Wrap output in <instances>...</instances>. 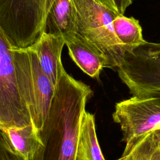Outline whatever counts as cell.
I'll return each instance as SVG.
<instances>
[{
  "label": "cell",
  "mask_w": 160,
  "mask_h": 160,
  "mask_svg": "<svg viewBox=\"0 0 160 160\" xmlns=\"http://www.w3.org/2000/svg\"><path fill=\"white\" fill-rule=\"evenodd\" d=\"M90 86L63 70L39 136L41 146L32 160H76L82 119Z\"/></svg>",
  "instance_id": "6da1fadb"
},
{
  "label": "cell",
  "mask_w": 160,
  "mask_h": 160,
  "mask_svg": "<svg viewBox=\"0 0 160 160\" xmlns=\"http://www.w3.org/2000/svg\"><path fill=\"white\" fill-rule=\"evenodd\" d=\"M55 0H0V34L12 49H26L44 31Z\"/></svg>",
  "instance_id": "7a4b0ae2"
},
{
  "label": "cell",
  "mask_w": 160,
  "mask_h": 160,
  "mask_svg": "<svg viewBox=\"0 0 160 160\" xmlns=\"http://www.w3.org/2000/svg\"><path fill=\"white\" fill-rule=\"evenodd\" d=\"M11 51L21 94L29 109L33 126L39 132L47 118L55 87L33 51L29 48H11Z\"/></svg>",
  "instance_id": "3957f363"
},
{
  "label": "cell",
  "mask_w": 160,
  "mask_h": 160,
  "mask_svg": "<svg viewBox=\"0 0 160 160\" xmlns=\"http://www.w3.org/2000/svg\"><path fill=\"white\" fill-rule=\"evenodd\" d=\"M77 12L78 33L95 44L106 56L109 68L121 64L125 50L113 28V20L119 14L94 0H73Z\"/></svg>",
  "instance_id": "277c9868"
},
{
  "label": "cell",
  "mask_w": 160,
  "mask_h": 160,
  "mask_svg": "<svg viewBox=\"0 0 160 160\" xmlns=\"http://www.w3.org/2000/svg\"><path fill=\"white\" fill-rule=\"evenodd\" d=\"M117 71L132 96H160L159 43L146 41L125 51Z\"/></svg>",
  "instance_id": "5b68a950"
},
{
  "label": "cell",
  "mask_w": 160,
  "mask_h": 160,
  "mask_svg": "<svg viewBox=\"0 0 160 160\" xmlns=\"http://www.w3.org/2000/svg\"><path fill=\"white\" fill-rule=\"evenodd\" d=\"M33 125L19 88L11 48L0 34V129Z\"/></svg>",
  "instance_id": "8992f818"
},
{
  "label": "cell",
  "mask_w": 160,
  "mask_h": 160,
  "mask_svg": "<svg viewBox=\"0 0 160 160\" xmlns=\"http://www.w3.org/2000/svg\"><path fill=\"white\" fill-rule=\"evenodd\" d=\"M112 118L129 141L153 131L160 126V96H132L116 103Z\"/></svg>",
  "instance_id": "52a82bcc"
},
{
  "label": "cell",
  "mask_w": 160,
  "mask_h": 160,
  "mask_svg": "<svg viewBox=\"0 0 160 160\" xmlns=\"http://www.w3.org/2000/svg\"><path fill=\"white\" fill-rule=\"evenodd\" d=\"M64 39L72 60L90 77L98 79L102 69L109 68L108 60L104 53L82 35L76 33Z\"/></svg>",
  "instance_id": "ba28073f"
},
{
  "label": "cell",
  "mask_w": 160,
  "mask_h": 160,
  "mask_svg": "<svg viewBox=\"0 0 160 160\" xmlns=\"http://www.w3.org/2000/svg\"><path fill=\"white\" fill-rule=\"evenodd\" d=\"M64 44L63 36L44 32L34 44L28 48L36 54L43 71L55 88L64 69L61 62Z\"/></svg>",
  "instance_id": "9c48e42d"
},
{
  "label": "cell",
  "mask_w": 160,
  "mask_h": 160,
  "mask_svg": "<svg viewBox=\"0 0 160 160\" xmlns=\"http://www.w3.org/2000/svg\"><path fill=\"white\" fill-rule=\"evenodd\" d=\"M2 144L26 160H32L41 141L33 125L0 129Z\"/></svg>",
  "instance_id": "30bf717a"
},
{
  "label": "cell",
  "mask_w": 160,
  "mask_h": 160,
  "mask_svg": "<svg viewBox=\"0 0 160 160\" xmlns=\"http://www.w3.org/2000/svg\"><path fill=\"white\" fill-rule=\"evenodd\" d=\"M78 31V17L73 0H55L46 18L44 31L66 38Z\"/></svg>",
  "instance_id": "8fae6325"
},
{
  "label": "cell",
  "mask_w": 160,
  "mask_h": 160,
  "mask_svg": "<svg viewBox=\"0 0 160 160\" xmlns=\"http://www.w3.org/2000/svg\"><path fill=\"white\" fill-rule=\"evenodd\" d=\"M76 160H106L97 138L94 116L87 111L82 119Z\"/></svg>",
  "instance_id": "7c38bea8"
},
{
  "label": "cell",
  "mask_w": 160,
  "mask_h": 160,
  "mask_svg": "<svg viewBox=\"0 0 160 160\" xmlns=\"http://www.w3.org/2000/svg\"><path fill=\"white\" fill-rule=\"evenodd\" d=\"M116 160H160V148L152 132L126 142L121 156Z\"/></svg>",
  "instance_id": "4fadbf2b"
},
{
  "label": "cell",
  "mask_w": 160,
  "mask_h": 160,
  "mask_svg": "<svg viewBox=\"0 0 160 160\" xmlns=\"http://www.w3.org/2000/svg\"><path fill=\"white\" fill-rule=\"evenodd\" d=\"M113 28L125 51H131L146 42L143 39L139 21L133 17L118 14L113 20Z\"/></svg>",
  "instance_id": "5bb4252c"
},
{
  "label": "cell",
  "mask_w": 160,
  "mask_h": 160,
  "mask_svg": "<svg viewBox=\"0 0 160 160\" xmlns=\"http://www.w3.org/2000/svg\"><path fill=\"white\" fill-rule=\"evenodd\" d=\"M0 160H26L21 156L13 152L0 144Z\"/></svg>",
  "instance_id": "9a60e30c"
},
{
  "label": "cell",
  "mask_w": 160,
  "mask_h": 160,
  "mask_svg": "<svg viewBox=\"0 0 160 160\" xmlns=\"http://www.w3.org/2000/svg\"><path fill=\"white\" fill-rule=\"evenodd\" d=\"M117 8L118 12L120 14H124L126 9L132 3V0H113Z\"/></svg>",
  "instance_id": "2e32d148"
},
{
  "label": "cell",
  "mask_w": 160,
  "mask_h": 160,
  "mask_svg": "<svg viewBox=\"0 0 160 160\" xmlns=\"http://www.w3.org/2000/svg\"><path fill=\"white\" fill-rule=\"evenodd\" d=\"M94 1H96L98 3H99V4H102V5H103V6L108 8L111 10L118 12L113 0H94Z\"/></svg>",
  "instance_id": "e0dca14e"
},
{
  "label": "cell",
  "mask_w": 160,
  "mask_h": 160,
  "mask_svg": "<svg viewBox=\"0 0 160 160\" xmlns=\"http://www.w3.org/2000/svg\"><path fill=\"white\" fill-rule=\"evenodd\" d=\"M152 132L153 136L158 143L159 147L160 148V126L158 128H156Z\"/></svg>",
  "instance_id": "ac0fdd59"
},
{
  "label": "cell",
  "mask_w": 160,
  "mask_h": 160,
  "mask_svg": "<svg viewBox=\"0 0 160 160\" xmlns=\"http://www.w3.org/2000/svg\"><path fill=\"white\" fill-rule=\"evenodd\" d=\"M159 45H160V43H159Z\"/></svg>",
  "instance_id": "d6986e66"
}]
</instances>
